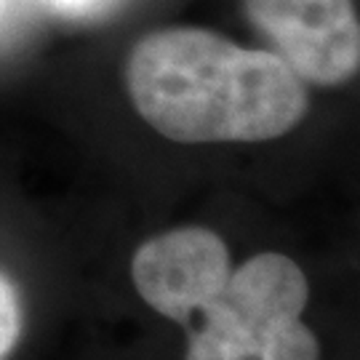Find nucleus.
I'll list each match as a JSON object with an SVG mask.
<instances>
[{"mask_svg":"<svg viewBox=\"0 0 360 360\" xmlns=\"http://www.w3.org/2000/svg\"><path fill=\"white\" fill-rule=\"evenodd\" d=\"M251 25L296 75L342 86L360 67V25L352 0H243Z\"/></svg>","mask_w":360,"mask_h":360,"instance_id":"obj_3","label":"nucleus"},{"mask_svg":"<svg viewBox=\"0 0 360 360\" xmlns=\"http://www.w3.org/2000/svg\"><path fill=\"white\" fill-rule=\"evenodd\" d=\"M0 6H3V0H0Z\"/></svg>","mask_w":360,"mask_h":360,"instance_id":"obj_7","label":"nucleus"},{"mask_svg":"<svg viewBox=\"0 0 360 360\" xmlns=\"http://www.w3.org/2000/svg\"><path fill=\"white\" fill-rule=\"evenodd\" d=\"M51 11L70 16V19H96L107 13L117 0H43Z\"/></svg>","mask_w":360,"mask_h":360,"instance_id":"obj_6","label":"nucleus"},{"mask_svg":"<svg viewBox=\"0 0 360 360\" xmlns=\"http://www.w3.org/2000/svg\"><path fill=\"white\" fill-rule=\"evenodd\" d=\"M134 285L144 302L168 321H190L230 278V254L217 232L184 227L158 235L136 251Z\"/></svg>","mask_w":360,"mask_h":360,"instance_id":"obj_4","label":"nucleus"},{"mask_svg":"<svg viewBox=\"0 0 360 360\" xmlns=\"http://www.w3.org/2000/svg\"><path fill=\"white\" fill-rule=\"evenodd\" d=\"M22 334V307L13 283L0 275V360L8 358L16 339Z\"/></svg>","mask_w":360,"mask_h":360,"instance_id":"obj_5","label":"nucleus"},{"mask_svg":"<svg viewBox=\"0 0 360 360\" xmlns=\"http://www.w3.org/2000/svg\"><path fill=\"white\" fill-rule=\"evenodd\" d=\"M126 83L136 112L181 144L267 142L307 112L304 80L278 53L243 49L200 27L139 40Z\"/></svg>","mask_w":360,"mask_h":360,"instance_id":"obj_1","label":"nucleus"},{"mask_svg":"<svg viewBox=\"0 0 360 360\" xmlns=\"http://www.w3.org/2000/svg\"><path fill=\"white\" fill-rule=\"evenodd\" d=\"M307 299V278L294 259H248L184 323L187 360H321L318 339L302 323Z\"/></svg>","mask_w":360,"mask_h":360,"instance_id":"obj_2","label":"nucleus"}]
</instances>
